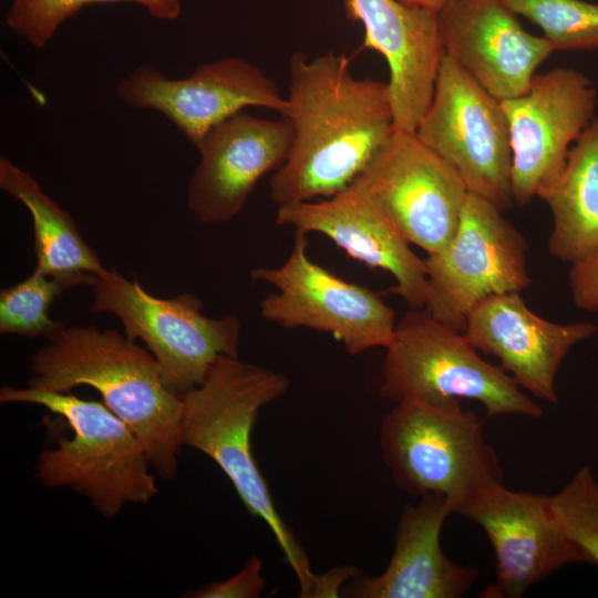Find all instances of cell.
Returning <instances> with one entry per match:
<instances>
[{
	"instance_id": "6da1fadb",
	"label": "cell",
	"mask_w": 598,
	"mask_h": 598,
	"mask_svg": "<svg viewBox=\"0 0 598 598\" xmlns=\"http://www.w3.org/2000/svg\"><path fill=\"white\" fill-rule=\"evenodd\" d=\"M350 58L332 51L289 60V111L295 137L269 179L278 206L331 197L349 187L394 130L388 83L357 78Z\"/></svg>"
},
{
	"instance_id": "7a4b0ae2",
	"label": "cell",
	"mask_w": 598,
	"mask_h": 598,
	"mask_svg": "<svg viewBox=\"0 0 598 598\" xmlns=\"http://www.w3.org/2000/svg\"><path fill=\"white\" fill-rule=\"evenodd\" d=\"M28 386L69 392L87 385L141 440L152 467L174 480L181 443L182 395L165 384L148 349L114 329L64 326L31 358Z\"/></svg>"
},
{
	"instance_id": "3957f363",
	"label": "cell",
	"mask_w": 598,
	"mask_h": 598,
	"mask_svg": "<svg viewBox=\"0 0 598 598\" xmlns=\"http://www.w3.org/2000/svg\"><path fill=\"white\" fill-rule=\"evenodd\" d=\"M289 389L286 375L220 357L202 384L182 395L181 443L212 458L231 482L240 501L264 520L293 570L300 597H313L319 576L308 556L276 509L267 482L251 447L259 411Z\"/></svg>"
},
{
	"instance_id": "277c9868",
	"label": "cell",
	"mask_w": 598,
	"mask_h": 598,
	"mask_svg": "<svg viewBox=\"0 0 598 598\" xmlns=\"http://www.w3.org/2000/svg\"><path fill=\"white\" fill-rule=\"evenodd\" d=\"M0 402L43 406L69 423L73 437L43 450L35 478L48 488L68 487L86 497L100 515L116 516L126 504H146L157 494L150 460L134 431L105 404L68 392L6 385Z\"/></svg>"
},
{
	"instance_id": "5b68a950",
	"label": "cell",
	"mask_w": 598,
	"mask_h": 598,
	"mask_svg": "<svg viewBox=\"0 0 598 598\" xmlns=\"http://www.w3.org/2000/svg\"><path fill=\"white\" fill-rule=\"evenodd\" d=\"M461 400L404 399L382 419L379 444L396 486L423 497L439 495L462 514L504 473L483 422Z\"/></svg>"
},
{
	"instance_id": "8992f818",
	"label": "cell",
	"mask_w": 598,
	"mask_h": 598,
	"mask_svg": "<svg viewBox=\"0 0 598 598\" xmlns=\"http://www.w3.org/2000/svg\"><path fill=\"white\" fill-rule=\"evenodd\" d=\"M380 394L399 402L474 400L486 416L539 419L540 405L501 367L485 361L465 333L434 317L426 308H410L396 321L385 348Z\"/></svg>"
},
{
	"instance_id": "52a82bcc",
	"label": "cell",
	"mask_w": 598,
	"mask_h": 598,
	"mask_svg": "<svg viewBox=\"0 0 598 598\" xmlns=\"http://www.w3.org/2000/svg\"><path fill=\"white\" fill-rule=\"evenodd\" d=\"M90 311L111 313L124 333L141 340L158 362L165 384L183 395L203 383L223 355L238 358L241 324L236 315L208 317L200 299L158 298L114 268L91 275Z\"/></svg>"
},
{
	"instance_id": "ba28073f",
	"label": "cell",
	"mask_w": 598,
	"mask_h": 598,
	"mask_svg": "<svg viewBox=\"0 0 598 598\" xmlns=\"http://www.w3.org/2000/svg\"><path fill=\"white\" fill-rule=\"evenodd\" d=\"M307 235L296 231L290 255L279 267L251 270L254 281L275 289L260 301V316L286 329L329 333L350 355L385 349L396 326L394 310L378 292L313 261Z\"/></svg>"
},
{
	"instance_id": "9c48e42d",
	"label": "cell",
	"mask_w": 598,
	"mask_h": 598,
	"mask_svg": "<svg viewBox=\"0 0 598 598\" xmlns=\"http://www.w3.org/2000/svg\"><path fill=\"white\" fill-rule=\"evenodd\" d=\"M415 134L457 173L468 193L501 210L513 202L511 136L502 102L445 54Z\"/></svg>"
},
{
	"instance_id": "30bf717a",
	"label": "cell",
	"mask_w": 598,
	"mask_h": 598,
	"mask_svg": "<svg viewBox=\"0 0 598 598\" xmlns=\"http://www.w3.org/2000/svg\"><path fill=\"white\" fill-rule=\"evenodd\" d=\"M525 237L493 203L468 193L457 229L447 245L425 260L424 308L464 331L472 310L485 299L526 289Z\"/></svg>"
},
{
	"instance_id": "8fae6325",
	"label": "cell",
	"mask_w": 598,
	"mask_h": 598,
	"mask_svg": "<svg viewBox=\"0 0 598 598\" xmlns=\"http://www.w3.org/2000/svg\"><path fill=\"white\" fill-rule=\"evenodd\" d=\"M355 181L403 237L427 255L452 239L468 195L457 173L415 132L398 128Z\"/></svg>"
},
{
	"instance_id": "7c38bea8",
	"label": "cell",
	"mask_w": 598,
	"mask_h": 598,
	"mask_svg": "<svg viewBox=\"0 0 598 598\" xmlns=\"http://www.w3.org/2000/svg\"><path fill=\"white\" fill-rule=\"evenodd\" d=\"M501 102L509 126L512 198L523 206L559 178L571 146L595 118L597 94L582 73L557 68Z\"/></svg>"
},
{
	"instance_id": "4fadbf2b",
	"label": "cell",
	"mask_w": 598,
	"mask_h": 598,
	"mask_svg": "<svg viewBox=\"0 0 598 598\" xmlns=\"http://www.w3.org/2000/svg\"><path fill=\"white\" fill-rule=\"evenodd\" d=\"M116 95L131 107L166 116L194 147L214 126L248 106L282 116L289 111L277 83L238 56L200 64L183 79H168L155 66L138 65L118 82Z\"/></svg>"
},
{
	"instance_id": "5bb4252c",
	"label": "cell",
	"mask_w": 598,
	"mask_h": 598,
	"mask_svg": "<svg viewBox=\"0 0 598 598\" xmlns=\"http://www.w3.org/2000/svg\"><path fill=\"white\" fill-rule=\"evenodd\" d=\"M292 122L241 111L214 126L196 147L200 159L187 187V206L202 224L226 223L241 213L257 183L287 161Z\"/></svg>"
},
{
	"instance_id": "9a60e30c",
	"label": "cell",
	"mask_w": 598,
	"mask_h": 598,
	"mask_svg": "<svg viewBox=\"0 0 598 598\" xmlns=\"http://www.w3.org/2000/svg\"><path fill=\"white\" fill-rule=\"evenodd\" d=\"M275 221L329 238L352 259L389 272L391 292L410 308H423L427 295L425 260L417 257L370 193L357 181L327 198L278 206Z\"/></svg>"
},
{
	"instance_id": "2e32d148",
	"label": "cell",
	"mask_w": 598,
	"mask_h": 598,
	"mask_svg": "<svg viewBox=\"0 0 598 598\" xmlns=\"http://www.w3.org/2000/svg\"><path fill=\"white\" fill-rule=\"evenodd\" d=\"M461 515L483 528L495 554V581L481 592L483 598H519L553 571L581 561L553 512L549 496L499 484Z\"/></svg>"
},
{
	"instance_id": "e0dca14e",
	"label": "cell",
	"mask_w": 598,
	"mask_h": 598,
	"mask_svg": "<svg viewBox=\"0 0 598 598\" xmlns=\"http://www.w3.org/2000/svg\"><path fill=\"white\" fill-rule=\"evenodd\" d=\"M437 16L444 54L498 101L525 93L554 52L503 0H448Z\"/></svg>"
},
{
	"instance_id": "ac0fdd59",
	"label": "cell",
	"mask_w": 598,
	"mask_h": 598,
	"mask_svg": "<svg viewBox=\"0 0 598 598\" xmlns=\"http://www.w3.org/2000/svg\"><path fill=\"white\" fill-rule=\"evenodd\" d=\"M591 322L556 323L533 312L519 292L489 297L468 315L464 333L535 398L558 403L555 381L570 349L592 337Z\"/></svg>"
},
{
	"instance_id": "d6986e66",
	"label": "cell",
	"mask_w": 598,
	"mask_h": 598,
	"mask_svg": "<svg viewBox=\"0 0 598 598\" xmlns=\"http://www.w3.org/2000/svg\"><path fill=\"white\" fill-rule=\"evenodd\" d=\"M347 17L361 22V49L386 61L394 127L414 132L426 112L444 50L437 12L400 0H346Z\"/></svg>"
},
{
	"instance_id": "ffe728a7",
	"label": "cell",
	"mask_w": 598,
	"mask_h": 598,
	"mask_svg": "<svg viewBox=\"0 0 598 598\" xmlns=\"http://www.w3.org/2000/svg\"><path fill=\"white\" fill-rule=\"evenodd\" d=\"M405 504L391 559L378 576L358 577L341 594L351 598H461L478 570L451 560L441 547V532L453 511L439 495Z\"/></svg>"
},
{
	"instance_id": "44dd1931",
	"label": "cell",
	"mask_w": 598,
	"mask_h": 598,
	"mask_svg": "<svg viewBox=\"0 0 598 598\" xmlns=\"http://www.w3.org/2000/svg\"><path fill=\"white\" fill-rule=\"evenodd\" d=\"M540 198L553 214L551 256L574 265L598 251V118L574 143L563 173Z\"/></svg>"
},
{
	"instance_id": "7402d4cb",
	"label": "cell",
	"mask_w": 598,
	"mask_h": 598,
	"mask_svg": "<svg viewBox=\"0 0 598 598\" xmlns=\"http://www.w3.org/2000/svg\"><path fill=\"white\" fill-rule=\"evenodd\" d=\"M0 188L23 204L31 215L37 270L79 286L106 269L72 216L29 172L6 156L0 157Z\"/></svg>"
},
{
	"instance_id": "603a6c76",
	"label": "cell",
	"mask_w": 598,
	"mask_h": 598,
	"mask_svg": "<svg viewBox=\"0 0 598 598\" xmlns=\"http://www.w3.org/2000/svg\"><path fill=\"white\" fill-rule=\"evenodd\" d=\"M120 2L141 6L150 16L163 21H173L183 12L182 0H12L4 22L30 45L42 49L59 28L84 7Z\"/></svg>"
},
{
	"instance_id": "cb8c5ba5",
	"label": "cell",
	"mask_w": 598,
	"mask_h": 598,
	"mask_svg": "<svg viewBox=\"0 0 598 598\" xmlns=\"http://www.w3.org/2000/svg\"><path fill=\"white\" fill-rule=\"evenodd\" d=\"M72 282L37 269L20 282L0 291V333L29 338L56 334L65 324L51 318L52 303Z\"/></svg>"
},
{
	"instance_id": "d4e9b609",
	"label": "cell",
	"mask_w": 598,
	"mask_h": 598,
	"mask_svg": "<svg viewBox=\"0 0 598 598\" xmlns=\"http://www.w3.org/2000/svg\"><path fill=\"white\" fill-rule=\"evenodd\" d=\"M544 32L555 50L598 48V4L582 0H503Z\"/></svg>"
},
{
	"instance_id": "484cf974",
	"label": "cell",
	"mask_w": 598,
	"mask_h": 598,
	"mask_svg": "<svg viewBox=\"0 0 598 598\" xmlns=\"http://www.w3.org/2000/svg\"><path fill=\"white\" fill-rule=\"evenodd\" d=\"M549 501L580 560L598 566V481L590 467H580Z\"/></svg>"
},
{
	"instance_id": "4316f807",
	"label": "cell",
	"mask_w": 598,
	"mask_h": 598,
	"mask_svg": "<svg viewBox=\"0 0 598 598\" xmlns=\"http://www.w3.org/2000/svg\"><path fill=\"white\" fill-rule=\"evenodd\" d=\"M262 564L257 556L248 559L245 566L225 581L209 582L197 590L183 595L187 598H257L267 584L261 576Z\"/></svg>"
},
{
	"instance_id": "83f0119b",
	"label": "cell",
	"mask_w": 598,
	"mask_h": 598,
	"mask_svg": "<svg viewBox=\"0 0 598 598\" xmlns=\"http://www.w3.org/2000/svg\"><path fill=\"white\" fill-rule=\"evenodd\" d=\"M569 285L575 305L589 312H598V251L571 265Z\"/></svg>"
},
{
	"instance_id": "f1b7e54d",
	"label": "cell",
	"mask_w": 598,
	"mask_h": 598,
	"mask_svg": "<svg viewBox=\"0 0 598 598\" xmlns=\"http://www.w3.org/2000/svg\"><path fill=\"white\" fill-rule=\"evenodd\" d=\"M404 3L439 12L448 0H400Z\"/></svg>"
}]
</instances>
